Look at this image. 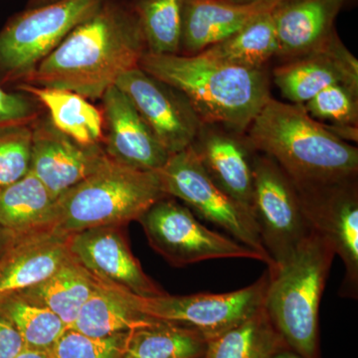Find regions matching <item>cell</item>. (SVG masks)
Returning <instances> with one entry per match:
<instances>
[{
	"label": "cell",
	"instance_id": "38",
	"mask_svg": "<svg viewBox=\"0 0 358 358\" xmlns=\"http://www.w3.org/2000/svg\"><path fill=\"white\" fill-rule=\"evenodd\" d=\"M57 1V0H29L27 4V8L45 6V4L51 3V2Z\"/></svg>",
	"mask_w": 358,
	"mask_h": 358
},
{
	"label": "cell",
	"instance_id": "10",
	"mask_svg": "<svg viewBox=\"0 0 358 358\" xmlns=\"http://www.w3.org/2000/svg\"><path fill=\"white\" fill-rule=\"evenodd\" d=\"M252 211L264 248L274 263L272 271L312 232L296 185L274 159L260 152L254 159Z\"/></svg>",
	"mask_w": 358,
	"mask_h": 358
},
{
	"label": "cell",
	"instance_id": "3",
	"mask_svg": "<svg viewBox=\"0 0 358 358\" xmlns=\"http://www.w3.org/2000/svg\"><path fill=\"white\" fill-rule=\"evenodd\" d=\"M140 67L178 89L203 124L245 134L271 98L264 68L250 69L201 55L147 52Z\"/></svg>",
	"mask_w": 358,
	"mask_h": 358
},
{
	"label": "cell",
	"instance_id": "35",
	"mask_svg": "<svg viewBox=\"0 0 358 358\" xmlns=\"http://www.w3.org/2000/svg\"><path fill=\"white\" fill-rule=\"evenodd\" d=\"M23 237L18 236L13 231L7 229L6 227L0 224V263L6 259V257L14 248V246Z\"/></svg>",
	"mask_w": 358,
	"mask_h": 358
},
{
	"label": "cell",
	"instance_id": "9",
	"mask_svg": "<svg viewBox=\"0 0 358 358\" xmlns=\"http://www.w3.org/2000/svg\"><path fill=\"white\" fill-rule=\"evenodd\" d=\"M268 282L267 271L246 288L229 293L133 296L145 315L189 329L208 343L262 308Z\"/></svg>",
	"mask_w": 358,
	"mask_h": 358
},
{
	"label": "cell",
	"instance_id": "20",
	"mask_svg": "<svg viewBox=\"0 0 358 358\" xmlns=\"http://www.w3.org/2000/svg\"><path fill=\"white\" fill-rule=\"evenodd\" d=\"M346 0H286L274 9L279 57L288 60L317 48L336 31Z\"/></svg>",
	"mask_w": 358,
	"mask_h": 358
},
{
	"label": "cell",
	"instance_id": "8",
	"mask_svg": "<svg viewBox=\"0 0 358 358\" xmlns=\"http://www.w3.org/2000/svg\"><path fill=\"white\" fill-rule=\"evenodd\" d=\"M138 221L152 248L176 267L212 259L246 258L263 262L254 250L208 229L173 197L157 200Z\"/></svg>",
	"mask_w": 358,
	"mask_h": 358
},
{
	"label": "cell",
	"instance_id": "7",
	"mask_svg": "<svg viewBox=\"0 0 358 358\" xmlns=\"http://www.w3.org/2000/svg\"><path fill=\"white\" fill-rule=\"evenodd\" d=\"M157 173L167 196L182 200L193 213L227 231L233 239L257 252L268 270L274 268L253 215L212 180L192 147L171 155Z\"/></svg>",
	"mask_w": 358,
	"mask_h": 358
},
{
	"label": "cell",
	"instance_id": "39",
	"mask_svg": "<svg viewBox=\"0 0 358 358\" xmlns=\"http://www.w3.org/2000/svg\"><path fill=\"white\" fill-rule=\"evenodd\" d=\"M225 1L231 2V3L236 4H249L255 3V2L270 1V0H225Z\"/></svg>",
	"mask_w": 358,
	"mask_h": 358
},
{
	"label": "cell",
	"instance_id": "26",
	"mask_svg": "<svg viewBox=\"0 0 358 358\" xmlns=\"http://www.w3.org/2000/svg\"><path fill=\"white\" fill-rule=\"evenodd\" d=\"M206 348L192 331L155 319L129 331L121 358H203Z\"/></svg>",
	"mask_w": 358,
	"mask_h": 358
},
{
	"label": "cell",
	"instance_id": "12",
	"mask_svg": "<svg viewBox=\"0 0 358 358\" xmlns=\"http://www.w3.org/2000/svg\"><path fill=\"white\" fill-rule=\"evenodd\" d=\"M115 86L128 96L169 155L192 147L203 124L178 89L141 67L124 73Z\"/></svg>",
	"mask_w": 358,
	"mask_h": 358
},
{
	"label": "cell",
	"instance_id": "21",
	"mask_svg": "<svg viewBox=\"0 0 358 358\" xmlns=\"http://www.w3.org/2000/svg\"><path fill=\"white\" fill-rule=\"evenodd\" d=\"M133 294L99 279L95 291L69 329L93 338H105L128 333L155 320L141 312Z\"/></svg>",
	"mask_w": 358,
	"mask_h": 358
},
{
	"label": "cell",
	"instance_id": "25",
	"mask_svg": "<svg viewBox=\"0 0 358 358\" xmlns=\"http://www.w3.org/2000/svg\"><path fill=\"white\" fill-rule=\"evenodd\" d=\"M277 30L274 9L258 16L223 41L212 45L199 54L212 60L261 69L278 55Z\"/></svg>",
	"mask_w": 358,
	"mask_h": 358
},
{
	"label": "cell",
	"instance_id": "18",
	"mask_svg": "<svg viewBox=\"0 0 358 358\" xmlns=\"http://www.w3.org/2000/svg\"><path fill=\"white\" fill-rule=\"evenodd\" d=\"M284 1L286 0L236 4L225 0H186L179 54H199Z\"/></svg>",
	"mask_w": 358,
	"mask_h": 358
},
{
	"label": "cell",
	"instance_id": "22",
	"mask_svg": "<svg viewBox=\"0 0 358 358\" xmlns=\"http://www.w3.org/2000/svg\"><path fill=\"white\" fill-rule=\"evenodd\" d=\"M17 89L43 106L51 124L61 133L83 145H103L102 110L88 99L68 90L28 84H18Z\"/></svg>",
	"mask_w": 358,
	"mask_h": 358
},
{
	"label": "cell",
	"instance_id": "5",
	"mask_svg": "<svg viewBox=\"0 0 358 358\" xmlns=\"http://www.w3.org/2000/svg\"><path fill=\"white\" fill-rule=\"evenodd\" d=\"M166 196L157 171H136L107 157L56 199L50 229L67 235L102 226L122 227Z\"/></svg>",
	"mask_w": 358,
	"mask_h": 358
},
{
	"label": "cell",
	"instance_id": "1",
	"mask_svg": "<svg viewBox=\"0 0 358 358\" xmlns=\"http://www.w3.org/2000/svg\"><path fill=\"white\" fill-rule=\"evenodd\" d=\"M148 52L133 1L105 0L20 84L102 98Z\"/></svg>",
	"mask_w": 358,
	"mask_h": 358
},
{
	"label": "cell",
	"instance_id": "4",
	"mask_svg": "<svg viewBox=\"0 0 358 358\" xmlns=\"http://www.w3.org/2000/svg\"><path fill=\"white\" fill-rule=\"evenodd\" d=\"M331 245L312 230L270 275L264 308L289 350L320 358L319 310L331 264Z\"/></svg>",
	"mask_w": 358,
	"mask_h": 358
},
{
	"label": "cell",
	"instance_id": "34",
	"mask_svg": "<svg viewBox=\"0 0 358 358\" xmlns=\"http://www.w3.org/2000/svg\"><path fill=\"white\" fill-rule=\"evenodd\" d=\"M25 350L17 329L0 313V358H15Z\"/></svg>",
	"mask_w": 358,
	"mask_h": 358
},
{
	"label": "cell",
	"instance_id": "31",
	"mask_svg": "<svg viewBox=\"0 0 358 358\" xmlns=\"http://www.w3.org/2000/svg\"><path fill=\"white\" fill-rule=\"evenodd\" d=\"M32 124L0 127V192L29 173Z\"/></svg>",
	"mask_w": 358,
	"mask_h": 358
},
{
	"label": "cell",
	"instance_id": "23",
	"mask_svg": "<svg viewBox=\"0 0 358 358\" xmlns=\"http://www.w3.org/2000/svg\"><path fill=\"white\" fill-rule=\"evenodd\" d=\"M98 282L96 275L70 255L50 277L16 294L30 303L48 308L69 329L95 291Z\"/></svg>",
	"mask_w": 358,
	"mask_h": 358
},
{
	"label": "cell",
	"instance_id": "13",
	"mask_svg": "<svg viewBox=\"0 0 358 358\" xmlns=\"http://www.w3.org/2000/svg\"><path fill=\"white\" fill-rule=\"evenodd\" d=\"M122 226L89 228L69 234L71 255L98 279L141 296L164 294L131 253Z\"/></svg>",
	"mask_w": 358,
	"mask_h": 358
},
{
	"label": "cell",
	"instance_id": "29",
	"mask_svg": "<svg viewBox=\"0 0 358 358\" xmlns=\"http://www.w3.org/2000/svg\"><path fill=\"white\" fill-rule=\"evenodd\" d=\"M186 0H134L148 52L179 54Z\"/></svg>",
	"mask_w": 358,
	"mask_h": 358
},
{
	"label": "cell",
	"instance_id": "16",
	"mask_svg": "<svg viewBox=\"0 0 358 358\" xmlns=\"http://www.w3.org/2000/svg\"><path fill=\"white\" fill-rule=\"evenodd\" d=\"M101 99L103 148L108 157L136 171H159L171 155L155 138L128 96L113 86Z\"/></svg>",
	"mask_w": 358,
	"mask_h": 358
},
{
	"label": "cell",
	"instance_id": "32",
	"mask_svg": "<svg viewBox=\"0 0 358 358\" xmlns=\"http://www.w3.org/2000/svg\"><path fill=\"white\" fill-rule=\"evenodd\" d=\"M128 333L93 338L67 329L52 348L51 358H121Z\"/></svg>",
	"mask_w": 358,
	"mask_h": 358
},
{
	"label": "cell",
	"instance_id": "37",
	"mask_svg": "<svg viewBox=\"0 0 358 358\" xmlns=\"http://www.w3.org/2000/svg\"><path fill=\"white\" fill-rule=\"evenodd\" d=\"M273 358H303L296 353L293 352V350H289V348H282V350H280L277 355H275Z\"/></svg>",
	"mask_w": 358,
	"mask_h": 358
},
{
	"label": "cell",
	"instance_id": "14",
	"mask_svg": "<svg viewBox=\"0 0 358 358\" xmlns=\"http://www.w3.org/2000/svg\"><path fill=\"white\" fill-rule=\"evenodd\" d=\"M107 157L102 145L77 143L58 131L47 115L33 122L29 171L56 199L88 178Z\"/></svg>",
	"mask_w": 358,
	"mask_h": 358
},
{
	"label": "cell",
	"instance_id": "24",
	"mask_svg": "<svg viewBox=\"0 0 358 358\" xmlns=\"http://www.w3.org/2000/svg\"><path fill=\"white\" fill-rule=\"evenodd\" d=\"M55 200L29 171L0 192V224L20 237L50 229Z\"/></svg>",
	"mask_w": 358,
	"mask_h": 358
},
{
	"label": "cell",
	"instance_id": "28",
	"mask_svg": "<svg viewBox=\"0 0 358 358\" xmlns=\"http://www.w3.org/2000/svg\"><path fill=\"white\" fill-rule=\"evenodd\" d=\"M0 313L17 329L25 350L51 352L67 327L48 308L26 301L20 294L0 299Z\"/></svg>",
	"mask_w": 358,
	"mask_h": 358
},
{
	"label": "cell",
	"instance_id": "6",
	"mask_svg": "<svg viewBox=\"0 0 358 358\" xmlns=\"http://www.w3.org/2000/svg\"><path fill=\"white\" fill-rule=\"evenodd\" d=\"M103 1L57 0L13 16L0 31L1 83H21Z\"/></svg>",
	"mask_w": 358,
	"mask_h": 358
},
{
	"label": "cell",
	"instance_id": "15",
	"mask_svg": "<svg viewBox=\"0 0 358 358\" xmlns=\"http://www.w3.org/2000/svg\"><path fill=\"white\" fill-rule=\"evenodd\" d=\"M273 80L287 101L303 105L333 85L358 88V61L334 31L317 48L277 66Z\"/></svg>",
	"mask_w": 358,
	"mask_h": 358
},
{
	"label": "cell",
	"instance_id": "33",
	"mask_svg": "<svg viewBox=\"0 0 358 358\" xmlns=\"http://www.w3.org/2000/svg\"><path fill=\"white\" fill-rule=\"evenodd\" d=\"M36 100L23 93H10L0 86V127L31 124L39 117Z\"/></svg>",
	"mask_w": 358,
	"mask_h": 358
},
{
	"label": "cell",
	"instance_id": "19",
	"mask_svg": "<svg viewBox=\"0 0 358 358\" xmlns=\"http://www.w3.org/2000/svg\"><path fill=\"white\" fill-rule=\"evenodd\" d=\"M69 234L51 229L21 238L0 263V299L36 286L69 258Z\"/></svg>",
	"mask_w": 358,
	"mask_h": 358
},
{
	"label": "cell",
	"instance_id": "17",
	"mask_svg": "<svg viewBox=\"0 0 358 358\" xmlns=\"http://www.w3.org/2000/svg\"><path fill=\"white\" fill-rule=\"evenodd\" d=\"M242 134L215 124H202L192 148L212 180L253 215L257 152Z\"/></svg>",
	"mask_w": 358,
	"mask_h": 358
},
{
	"label": "cell",
	"instance_id": "2",
	"mask_svg": "<svg viewBox=\"0 0 358 358\" xmlns=\"http://www.w3.org/2000/svg\"><path fill=\"white\" fill-rule=\"evenodd\" d=\"M247 131L254 150L274 159L296 188L357 178V148L310 117L303 105L271 96Z\"/></svg>",
	"mask_w": 358,
	"mask_h": 358
},
{
	"label": "cell",
	"instance_id": "30",
	"mask_svg": "<svg viewBox=\"0 0 358 358\" xmlns=\"http://www.w3.org/2000/svg\"><path fill=\"white\" fill-rule=\"evenodd\" d=\"M310 117L339 128H357L358 88L336 84L319 92L303 105Z\"/></svg>",
	"mask_w": 358,
	"mask_h": 358
},
{
	"label": "cell",
	"instance_id": "27",
	"mask_svg": "<svg viewBox=\"0 0 358 358\" xmlns=\"http://www.w3.org/2000/svg\"><path fill=\"white\" fill-rule=\"evenodd\" d=\"M288 348L265 308L207 343L203 358H273Z\"/></svg>",
	"mask_w": 358,
	"mask_h": 358
},
{
	"label": "cell",
	"instance_id": "36",
	"mask_svg": "<svg viewBox=\"0 0 358 358\" xmlns=\"http://www.w3.org/2000/svg\"><path fill=\"white\" fill-rule=\"evenodd\" d=\"M15 358H51L50 353L36 352V350H24Z\"/></svg>",
	"mask_w": 358,
	"mask_h": 358
},
{
	"label": "cell",
	"instance_id": "11",
	"mask_svg": "<svg viewBox=\"0 0 358 358\" xmlns=\"http://www.w3.org/2000/svg\"><path fill=\"white\" fill-rule=\"evenodd\" d=\"M310 229L331 245L345 265L339 294H358V190L357 178L315 187L296 188Z\"/></svg>",
	"mask_w": 358,
	"mask_h": 358
}]
</instances>
